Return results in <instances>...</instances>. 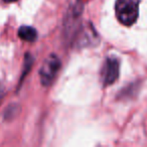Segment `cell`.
Wrapping results in <instances>:
<instances>
[{
	"instance_id": "1",
	"label": "cell",
	"mask_w": 147,
	"mask_h": 147,
	"mask_svg": "<svg viewBox=\"0 0 147 147\" xmlns=\"http://www.w3.org/2000/svg\"><path fill=\"white\" fill-rule=\"evenodd\" d=\"M140 0H116L115 14L119 22L125 26H131L139 16Z\"/></svg>"
},
{
	"instance_id": "2",
	"label": "cell",
	"mask_w": 147,
	"mask_h": 147,
	"mask_svg": "<svg viewBox=\"0 0 147 147\" xmlns=\"http://www.w3.org/2000/svg\"><path fill=\"white\" fill-rule=\"evenodd\" d=\"M61 67V59L55 55H51L43 61L39 69V79L42 86L49 87L55 81L57 73Z\"/></svg>"
},
{
	"instance_id": "3",
	"label": "cell",
	"mask_w": 147,
	"mask_h": 147,
	"mask_svg": "<svg viewBox=\"0 0 147 147\" xmlns=\"http://www.w3.org/2000/svg\"><path fill=\"white\" fill-rule=\"evenodd\" d=\"M120 73V61L116 57H108L104 61L101 78L104 86H110L114 84L119 78Z\"/></svg>"
},
{
	"instance_id": "4",
	"label": "cell",
	"mask_w": 147,
	"mask_h": 147,
	"mask_svg": "<svg viewBox=\"0 0 147 147\" xmlns=\"http://www.w3.org/2000/svg\"><path fill=\"white\" fill-rule=\"evenodd\" d=\"M18 36L22 40L33 42L37 38V31L34 27L29 26V25H22L18 29Z\"/></svg>"
},
{
	"instance_id": "5",
	"label": "cell",
	"mask_w": 147,
	"mask_h": 147,
	"mask_svg": "<svg viewBox=\"0 0 147 147\" xmlns=\"http://www.w3.org/2000/svg\"><path fill=\"white\" fill-rule=\"evenodd\" d=\"M3 95H4V88H3V86L1 85V83H0V102L2 100Z\"/></svg>"
},
{
	"instance_id": "6",
	"label": "cell",
	"mask_w": 147,
	"mask_h": 147,
	"mask_svg": "<svg viewBox=\"0 0 147 147\" xmlns=\"http://www.w3.org/2000/svg\"><path fill=\"white\" fill-rule=\"evenodd\" d=\"M3 1H5V2H14L16 0H3Z\"/></svg>"
}]
</instances>
